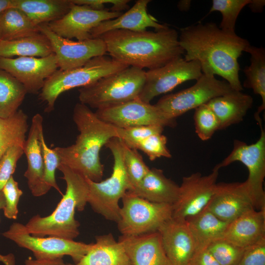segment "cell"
Returning <instances> with one entry per match:
<instances>
[{
  "label": "cell",
  "mask_w": 265,
  "mask_h": 265,
  "mask_svg": "<svg viewBox=\"0 0 265 265\" xmlns=\"http://www.w3.org/2000/svg\"><path fill=\"white\" fill-rule=\"evenodd\" d=\"M179 39L186 61H198L202 73L220 76L233 90H243L238 58L250 45L248 40L222 30L213 22L182 28Z\"/></svg>",
  "instance_id": "cell-1"
},
{
  "label": "cell",
  "mask_w": 265,
  "mask_h": 265,
  "mask_svg": "<svg viewBox=\"0 0 265 265\" xmlns=\"http://www.w3.org/2000/svg\"><path fill=\"white\" fill-rule=\"evenodd\" d=\"M99 37L112 58L142 69L160 67L185 54L178 33L169 27L155 31L114 30Z\"/></svg>",
  "instance_id": "cell-2"
},
{
  "label": "cell",
  "mask_w": 265,
  "mask_h": 265,
  "mask_svg": "<svg viewBox=\"0 0 265 265\" xmlns=\"http://www.w3.org/2000/svg\"><path fill=\"white\" fill-rule=\"evenodd\" d=\"M73 119L79 134L74 144L53 148L59 164L93 181L99 182L104 170L100 152L110 139L118 137L117 128L101 120L88 106L80 103L74 108Z\"/></svg>",
  "instance_id": "cell-3"
},
{
  "label": "cell",
  "mask_w": 265,
  "mask_h": 265,
  "mask_svg": "<svg viewBox=\"0 0 265 265\" xmlns=\"http://www.w3.org/2000/svg\"><path fill=\"white\" fill-rule=\"evenodd\" d=\"M57 169L66 183L65 193L53 212L46 216H33L25 225L33 236H46L74 240L80 234L79 222L75 218L76 210H84L88 195L85 178L69 167L59 164Z\"/></svg>",
  "instance_id": "cell-4"
},
{
  "label": "cell",
  "mask_w": 265,
  "mask_h": 265,
  "mask_svg": "<svg viewBox=\"0 0 265 265\" xmlns=\"http://www.w3.org/2000/svg\"><path fill=\"white\" fill-rule=\"evenodd\" d=\"M143 69L129 66L80 88V103L101 109L139 97L145 80Z\"/></svg>",
  "instance_id": "cell-5"
},
{
  "label": "cell",
  "mask_w": 265,
  "mask_h": 265,
  "mask_svg": "<svg viewBox=\"0 0 265 265\" xmlns=\"http://www.w3.org/2000/svg\"><path fill=\"white\" fill-rule=\"evenodd\" d=\"M106 146L113 157L112 172L109 178L99 182L85 177L88 186L87 203L95 212L117 223L121 209L119 201L132 187L124 164L121 141L118 138H113Z\"/></svg>",
  "instance_id": "cell-6"
},
{
  "label": "cell",
  "mask_w": 265,
  "mask_h": 265,
  "mask_svg": "<svg viewBox=\"0 0 265 265\" xmlns=\"http://www.w3.org/2000/svg\"><path fill=\"white\" fill-rule=\"evenodd\" d=\"M128 67L104 55L94 57L79 67L64 71L57 70L46 80L40 91L39 98L46 103L45 111L49 113L53 110L56 99L62 93L88 85Z\"/></svg>",
  "instance_id": "cell-7"
},
{
  "label": "cell",
  "mask_w": 265,
  "mask_h": 265,
  "mask_svg": "<svg viewBox=\"0 0 265 265\" xmlns=\"http://www.w3.org/2000/svg\"><path fill=\"white\" fill-rule=\"evenodd\" d=\"M117 222L122 235H138L158 231L172 216V205L154 203L128 191L123 196Z\"/></svg>",
  "instance_id": "cell-8"
},
{
  "label": "cell",
  "mask_w": 265,
  "mask_h": 265,
  "mask_svg": "<svg viewBox=\"0 0 265 265\" xmlns=\"http://www.w3.org/2000/svg\"><path fill=\"white\" fill-rule=\"evenodd\" d=\"M261 134L254 143L248 144L235 139L231 153L215 166L220 169L235 161H239L247 168L248 176L244 182L256 210L265 209V132L262 122L258 123Z\"/></svg>",
  "instance_id": "cell-9"
},
{
  "label": "cell",
  "mask_w": 265,
  "mask_h": 265,
  "mask_svg": "<svg viewBox=\"0 0 265 265\" xmlns=\"http://www.w3.org/2000/svg\"><path fill=\"white\" fill-rule=\"evenodd\" d=\"M5 238L19 247L31 251L35 259L71 257L75 264L78 263L91 248L93 243L49 236L39 237L29 234L25 225L14 222L2 233Z\"/></svg>",
  "instance_id": "cell-10"
},
{
  "label": "cell",
  "mask_w": 265,
  "mask_h": 265,
  "mask_svg": "<svg viewBox=\"0 0 265 265\" xmlns=\"http://www.w3.org/2000/svg\"><path fill=\"white\" fill-rule=\"evenodd\" d=\"M212 74L202 73L192 86L161 97L155 106L169 117L175 119L212 99L234 90L226 80Z\"/></svg>",
  "instance_id": "cell-11"
},
{
  "label": "cell",
  "mask_w": 265,
  "mask_h": 265,
  "mask_svg": "<svg viewBox=\"0 0 265 265\" xmlns=\"http://www.w3.org/2000/svg\"><path fill=\"white\" fill-rule=\"evenodd\" d=\"M96 115L103 121L119 128L143 125L174 128L176 119L168 116L155 105L138 98L117 105L97 109Z\"/></svg>",
  "instance_id": "cell-12"
},
{
  "label": "cell",
  "mask_w": 265,
  "mask_h": 265,
  "mask_svg": "<svg viewBox=\"0 0 265 265\" xmlns=\"http://www.w3.org/2000/svg\"><path fill=\"white\" fill-rule=\"evenodd\" d=\"M202 75L200 63L176 58L160 67L145 72V80L138 98L150 103L155 97L173 90L182 83L197 80Z\"/></svg>",
  "instance_id": "cell-13"
},
{
  "label": "cell",
  "mask_w": 265,
  "mask_h": 265,
  "mask_svg": "<svg viewBox=\"0 0 265 265\" xmlns=\"http://www.w3.org/2000/svg\"><path fill=\"white\" fill-rule=\"evenodd\" d=\"M219 170L214 166L208 175L197 172L183 178L178 199L172 205V218L186 220L207 207L215 190Z\"/></svg>",
  "instance_id": "cell-14"
},
{
  "label": "cell",
  "mask_w": 265,
  "mask_h": 265,
  "mask_svg": "<svg viewBox=\"0 0 265 265\" xmlns=\"http://www.w3.org/2000/svg\"><path fill=\"white\" fill-rule=\"evenodd\" d=\"M37 27L49 40L60 70L81 66L91 59L104 56L107 53L106 44L100 37L75 41L56 34L47 24Z\"/></svg>",
  "instance_id": "cell-15"
},
{
  "label": "cell",
  "mask_w": 265,
  "mask_h": 265,
  "mask_svg": "<svg viewBox=\"0 0 265 265\" xmlns=\"http://www.w3.org/2000/svg\"><path fill=\"white\" fill-rule=\"evenodd\" d=\"M122 14V12H112L108 9L98 10L87 6L73 3L65 15L47 25L53 32L59 36L83 41L92 38L91 30L101 22L116 18Z\"/></svg>",
  "instance_id": "cell-16"
},
{
  "label": "cell",
  "mask_w": 265,
  "mask_h": 265,
  "mask_svg": "<svg viewBox=\"0 0 265 265\" xmlns=\"http://www.w3.org/2000/svg\"><path fill=\"white\" fill-rule=\"evenodd\" d=\"M58 68L54 53L44 57L0 56V69L19 81L27 93L36 94L40 92L46 80Z\"/></svg>",
  "instance_id": "cell-17"
},
{
  "label": "cell",
  "mask_w": 265,
  "mask_h": 265,
  "mask_svg": "<svg viewBox=\"0 0 265 265\" xmlns=\"http://www.w3.org/2000/svg\"><path fill=\"white\" fill-rule=\"evenodd\" d=\"M206 208L216 217L228 223L255 209L244 182L217 183L213 195Z\"/></svg>",
  "instance_id": "cell-18"
},
{
  "label": "cell",
  "mask_w": 265,
  "mask_h": 265,
  "mask_svg": "<svg viewBox=\"0 0 265 265\" xmlns=\"http://www.w3.org/2000/svg\"><path fill=\"white\" fill-rule=\"evenodd\" d=\"M132 265H171L159 231L138 235H122L118 238Z\"/></svg>",
  "instance_id": "cell-19"
},
{
  "label": "cell",
  "mask_w": 265,
  "mask_h": 265,
  "mask_svg": "<svg viewBox=\"0 0 265 265\" xmlns=\"http://www.w3.org/2000/svg\"><path fill=\"white\" fill-rule=\"evenodd\" d=\"M171 265H188L196 251L193 238L186 220L171 218L158 231Z\"/></svg>",
  "instance_id": "cell-20"
},
{
  "label": "cell",
  "mask_w": 265,
  "mask_h": 265,
  "mask_svg": "<svg viewBox=\"0 0 265 265\" xmlns=\"http://www.w3.org/2000/svg\"><path fill=\"white\" fill-rule=\"evenodd\" d=\"M43 120L39 113L33 116L24 148L27 161V168L24 176L27 179L32 194L35 197L43 196L48 192L43 182L44 162L39 141V133L43 129Z\"/></svg>",
  "instance_id": "cell-21"
},
{
  "label": "cell",
  "mask_w": 265,
  "mask_h": 265,
  "mask_svg": "<svg viewBox=\"0 0 265 265\" xmlns=\"http://www.w3.org/2000/svg\"><path fill=\"white\" fill-rule=\"evenodd\" d=\"M150 1V0H138L132 7L117 18L101 22L91 30V38H98L108 31L118 29L140 31L146 30L148 27L159 30L168 27L159 23L155 17L148 13L147 5Z\"/></svg>",
  "instance_id": "cell-22"
},
{
  "label": "cell",
  "mask_w": 265,
  "mask_h": 265,
  "mask_svg": "<svg viewBox=\"0 0 265 265\" xmlns=\"http://www.w3.org/2000/svg\"><path fill=\"white\" fill-rule=\"evenodd\" d=\"M264 238L265 209H252L230 222L222 238L245 248Z\"/></svg>",
  "instance_id": "cell-23"
},
{
  "label": "cell",
  "mask_w": 265,
  "mask_h": 265,
  "mask_svg": "<svg viewBox=\"0 0 265 265\" xmlns=\"http://www.w3.org/2000/svg\"><path fill=\"white\" fill-rule=\"evenodd\" d=\"M180 186L167 178L161 169L152 168L132 190L147 201L173 205L177 200Z\"/></svg>",
  "instance_id": "cell-24"
},
{
  "label": "cell",
  "mask_w": 265,
  "mask_h": 265,
  "mask_svg": "<svg viewBox=\"0 0 265 265\" xmlns=\"http://www.w3.org/2000/svg\"><path fill=\"white\" fill-rule=\"evenodd\" d=\"M253 103L250 95L233 90L212 99L207 105L217 116L220 130L242 121Z\"/></svg>",
  "instance_id": "cell-25"
},
{
  "label": "cell",
  "mask_w": 265,
  "mask_h": 265,
  "mask_svg": "<svg viewBox=\"0 0 265 265\" xmlns=\"http://www.w3.org/2000/svg\"><path fill=\"white\" fill-rule=\"evenodd\" d=\"M95 239L84 257L72 265H132L122 245L112 234L97 236Z\"/></svg>",
  "instance_id": "cell-26"
},
{
  "label": "cell",
  "mask_w": 265,
  "mask_h": 265,
  "mask_svg": "<svg viewBox=\"0 0 265 265\" xmlns=\"http://www.w3.org/2000/svg\"><path fill=\"white\" fill-rule=\"evenodd\" d=\"M186 221L193 238L196 251L207 248L212 242L222 238L229 223L216 217L206 208Z\"/></svg>",
  "instance_id": "cell-27"
},
{
  "label": "cell",
  "mask_w": 265,
  "mask_h": 265,
  "mask_svg": "<svg viewBox=\"0 0 265 265\" xmlns=\"http://www.w3.org/2000/svg\"><path fill=\"white\" fill-rule=\"evenodd\" d=\"M72 4L71 0H13V7L37 26L61 18Z\"/></svg>",
  "instance_id": "cell-28"
},
{
  "label": "cell",
  "mask_w": 265,
  "mask_h": 265,
  "mask_svg": "<svg viewBox=\"0 0 265 265\" xmlns=\"http://www.w3.org/2000/svg\"><path fill=\"white\" fill-rule=\"evenodd\" d=\"M53 53L51 44L42 33L0 42V56L44 57Z\"/></svg>",
  "instance_id": "cell-29"
},
{
  "label": "cell",
  "mask_w": 265,
  "mask_h": 265,
  "mask_svg": "<svg viewBox=\"0 0 265 265\" xmlns=\"http://www.w3.org/2000/svg\"><path fill=\"white\" fill-rule=\"evenodd\" d=\"M244 52L250 55V64L243 70L246 79L243 85L252 89L254 94L261 96L262 104L255 114V116H260L265 108V50L250 44Z\"/></svg>",
  "instance_id": "cell-30"
},
{
  "label": "cell",
  "mask_w": 265,
  "mask_h": 265,
  "mask_svg": "<svg viewBox=\"0 0 265 265\" xmlns=\"http://www.w3.org/2000/svg\"><path fill=\"white\" fill-rule=\"evenodd\" d=\"M26 93L19 81L0 69V117L7 118L13 115L19 110Z\"/></svg>",
  "instance_id": "cell-31"
},
{
  "label": "cell",
  "mask_w": 265,
  "mask_h": 265,
  "mask_svg": "<svg viewBox=\"0 0 265 265\" xmlns=\"http://www.w3.org/2000/svg\"><path fill=\"white\" fill-rule=\"evenodd\" d=\"M40 32L19 9L11 7L0 15V39L11 41Z\"/></svg>",
  "instance_id": "cell-32"
},
{
  "label": "cell",
  "mask_w": 265,
  "mask_h": 265,
  "mask_svg": "<svg viewBox=\"0 0 265 265\" xmlns=\"http://www.w3.org/2000/svg\"><path fill=\"white\" fill-rule=\"evenodd\" d=\"M250 0H213L208 14L218 11L222 15L219 27L222 30L235 33L237 18L242 9Z\"/></svg>",
  "instance_id": "cell-33"
},
{
  "label": "cell",
  "mask_w": 265,
  "mask_h": 265,
  "mask_svg": "<svg viewBox=\"0 0 265 265\" xmlns=\"http://www.w3.org/2000/svg\"><path fill=\"white\" fill-rule=\"evenodd\" d=\"M120 140L122 147L124 164L133 188L145 177L150 168L146 164L136 150L128 147L122 141Z\"/></svg>",
  "instance_id": "cell-34"
},
{
  "label": "cell",
  "mask_w": 265,
  "mask_h": 265,
  "mask_svg": "<svg viewBox=\"0 0 265 265\" xmlns=\"http://www.w3.org/2000/svg\"><path fill=\"white\" fill-rule=\"evenodd\" d=\"M194 109L193 119L195 132L201 140H208L216 131L219 130V120L207 104Z\"/></svg>",
  "instance_id": "cell-35"
},
{
  "label": "cell",
  "mask_w": 265,
  "mask_h": 265,
  "mask_svg": "<svg viewBox=\"0 0 265 265\" xmlns=\"http://www.w3.org/2000/svg\"><path fill=\"white\" fill-rule=\"evenodd\" d=\"M244 249L223 238L212 242L207 247L219 265H238Z\"/></svg>",
  "instance_id": "cell-36"
},
{
  "label": "cell",
  "mask_w": 265,
  "mask_h": 265,
  "mask_svg": "<svg viewBox=\"0 0 265 265\" xmlns=\"http://www.w3.org/2000/svg\"><path fill=\"white\" fill-rule=\"evenodd\" d=\"M39 141L44 162V185L48 191L53 187L62 195L55 177V171L60 163L59 159L54 150L50 148L47 145L44 136L43 129L39 133Z\"/></svg>",
  "instance_id": "cell-37"
},
{
  "label": "cell",
  "mask_w": 265,
  "mask_h": 265,
  "mask_svg": "<svg viewBox=\"0 0 265 265\" xmlns=\"http://www.w3.org/2000/svg\"><path fill=\"white\" fill-rule=\"evenodd\" d=\"M167 137L162 133L155 134L135 143L131 148L143 151L151 161L161 157L170 158L172 155L167 147Z\"/></svg>",
  "instance_id": "cell-38"
},
{
  "label": "cell",
  "mask_w": 265,
  "mask_h": 265,
  "mask_svg": "<svg viewBox=\"0 0 265 265\" xmlns=\"http://www.w3.org/2000/svg\"><path fill=\"white\" fill-rule=\"evenodd\" d=\"M116 128L117 138L130 148L135 143L150 135L162 133L164 128L159 125H143L126 128Z\"/></svg>",
  "instance_id": "cell-39"
},
{
  "label": "cell",
  "mask_w": 265,
  "mask_h": 265,
  "mask_svg": "<svg viewBox=\"0 0 265 265\" xmlns=\"http://www.w3.org/2000/svg\"><path fill=\"white\" fill-rule=\"evenodd\" d=\"M24 145L14 144L5 152L0 160V191L15 172L19 159L24 154Z\"/></svg>",
  "instance_id": "cell-40"
},
{
  "label": "cell",
  "mask_w": 265,
  "mask_h": 265,
  "mask_svg": "<svg viewBox=\"0 0 265 265\" xmlns=\"http://www.w3.org/2000/svg\"><path fill=\"white\" fill-rule=\"evenodd\" d=\"M1 191L5 199V206L3 209L4 216L10 219H16L19 212L18 205L23 191L13 176L4 186Z\"/></svg>",
  "instance_id": "cell-41"
},
{
  "label": "cell",
  "mask_w": 265,
  "mask_h": 265,
  "mask_svg": "<svg viewBox=\"0 0 265 265\" xmlns=\"http://www.w3.org/2000/svg\"><path fill=\"white\" fill-rule=\"evenodd\" d=\"M238 265H265V238L244 249Z\"/></svg>",
  "instance_id": "cell-42"
},
{
  "label": "cell",
  "mask_w": 265,
  "mask_h": 265,
  "mask_svg": "<svg viewBox=\"0 0 265 265\" xmlns=\"http://www.w3.org/2000/svg\"><path fill=\"white\" fill-rule=\"evenodd\" d=\"M75 4L85 5L98 10L107 9L105 8L106 4H112L109 10L112 12H121L128 8V0H71Z\"/></svg>",
  "instance_id": "cell-43"
},
{
  "label": "cell",
  "mask_w": 265,
  "mask_h": 265,
  "mask_svg": "<svg viewBox=\"0 0 265 265\" xmlns=\"http://www.w3.org/2000/svg\"><path fill=\"white\" fill-rule=\"evenodd\" d=\"M26 135L18 134L0 135V160L6 150L14 144L25 145Z\"/></svg>",
  "instance_id": "cell-44"
},
{
  "label": "cell",
  "mask_w": 265,
  "mask_h": 265,
  "mask_svg": "<svg viewBox=\"0 0 265 265\" xmlns=\"http://www.w3.org/2000/svg\"><path fill=\"white\" fill-rule=\"evenodd\" d=\"M188 265H219L207 248L195 251Z\"/></svg>",
  "instance_id": "cell-45"
},
{
  "label": "cell",
  "mask_w": 265,
  "mask_h": 265,
  "mask_svg": "<svg viewBox=\"0 0 265 265\" xmlns=\"http://www.w3.org/2000/svg\"><path fill=\"white\" fill-rule=\"evenodd\" d=\"M24 265H72L65 263L63 258H53L46 259H33L31 257L27 258Z\"/></svg>",
  "instance_id": "cell-46"
},
{
  "label": "cell",
  "mask_w": 265,
  "mask_h": 265,
  "mask_svg": "<svg viewBox=\"0 0 265 265\" xmlns=\"http://www.w3.org/2000/svg\"><path fill=\"white\" fill-rule=\"evenodd\" d=\"M265 5V0H250L247 5L253 12L260 13L263 11Z\"/></svg>",
  "instance_id": "cell-47"
},
{
  "label": "cell",
  "mask_w": 265,
  "mask_h": 265,
  "mask_svg": "<svg viewBox=\"0 0 265 265\" xmlns=\"http://www.w3.org/2000/svg\"><path fill=\"white\" fill-rule=\"evenodd\" d=\"M13 7V0H0V15L7 9Z\"/></svg>",
  "instance_id": "cell-48"
},
{
  "label": "cell",
  "mask_w": 265,
  "mask_h": 265,
  "mask_svg": "<svg viewBox=\"0 0 265 265\" xmlns=\"http://www.w3.org/2000/svg\"><path fill=\"white\" fill-rule=\"evenodd\" d=\"M191 0H182L178 3V8L181 11H187L190 6Z\"/></svg>",
  "instance_id": "cell-49"
},
{
  "label": "cell",
  "mask_w": 265,
  "mask_h": 265,
  "mask_svg": "<svg viewBox=\"0 0 265 265\" xmlns=\"http://www.w3.org/2000/svg\"><path fill=\"white\" fill-rule=\"evenodd\" d=\"M4 206H5L4 197L2 191H0V210L1 209H3ZM0 257H1V255H0Z\"/></svg>",
  "instance_id": "cell-50"
},
{
  "label": "cell",
  "mask_w": 265,
  "mask_h": 265,
  "mask_svg": "<svg viewBox=\"0 0 265 265\" xmlns=\"http://www.w3.org/2000/svg\"><path fill=\"white\" fill-rule=\"evenodd\" d=\"M0 41H1V40H0Z\"/></svg>",
  "instance_id": "cell-51"
}]
</instances>
